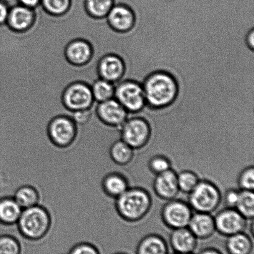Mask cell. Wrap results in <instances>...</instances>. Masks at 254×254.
<instances>
[{
  "instance_id": "6da1fadb",
  "label": "cell",
  "mask_w": 254,
  "mask_h": 254,
  "mask_svg": "<svg viewBox=\"0 0 254 254\" xmlns=\"http://www.w3.org/2000/svg\"><path fill=\"white\" fill-rule=\"evenodd\" d=\"M141 84L146 106L153 110L168 108L178 98V80L168 71L157 70L152 72L144 78Z\"/></svg>"
},
{
  "instance_id": "7a4b0ae2",
  "label": "cell",
  "mask_w": 254,
  "mask_h": 254,
  "mask_svg": "<svg viewBox=\"0 0 254 254\" xmlns=\"http://www.w3.org/2000/svg\"><path fill=\"white\" fill-rule=\"evenodd\" d=\"M151 196L148 190L136 186L129 187L114 201L117 213L127 223H136L143 220L151 210Z\"/></svg>"
},
{
  "instance_id": "3957f363",
  "label": "cell",
  "mask_w": 254,
  "mask_h": 254,
  "mask_svg": "<svg viewBox=\"0 0 254 254\" xmlns=\"http://www.w3.org/2000/svg\"><path fill=\"white\" fill-rule=\"evenodd\" d=\"M49 211L40 205L24 209L16 224L17 231L22 238L38 241L45 237L51 227Z\"/></svg>"
},
{
  "instance_id": "277c9868",
  "label": "cell",
  "mask_w": 254,
  "mask_h": 254,
  "mask_svg": "<svg viewBox=\"0 0 254 254\" xmlns=\"http://www.w3.org/2000/svg\"><path fill=\"white\" fill-rule=\"evenodd\" d=\"M188 195L189 205L196 212L211 214L217 210L222 201L220 188L207 180H200Z\"/></svg>"
},
{
  "instance_id": "5b68a950",
  "label": "cell",
  "mask_w": 254,
  "mask_h": 254,
  "mask_svg": "<svg viewBox=\"0 0 254 254\" xmlns=\"http://www.w3.org/2000/svg\"><path fill=\"white\" fill-rule=\"evenodd\" d=\"M114 98L128 113H138L146 106L142 84L133 79H124L115 84Z\"/></svg>"
},
{
  "instance_id": "8992f818",
  "label": "cell",
  "mask_w": 254,
  "mask_h": 254,
  "mask_svg": "<svg viewBox=\"0 0 254 254\" xmlns=\"http://www.w3.org/2000/svg\"><path fill=\"white\" fill-rule=\"evenodd\" d=\"M120 138L134 150L144 148L150 141L152 129L147 119L142 117L127 118L119 128Z\"/></svg>"
},
{
  "instance_id": "52a82bcc",
  "label": "cell",
  "mask_w": 254,
  "mask_h": 254,
  "mask_svg": "<svg viewBox=\"0 0 254 254\" xmlns=\"http://www.w3.org/2000/svg\"><path fill=\"white\" fill-rule=\"evenodd\" d=\"M192 215L188 203L176 198L167 201L161 211L162 221L172 230L188 227Z\"/></svg>"
},
{
  "instance_id": "ba28073f",
  "label": "cell",
  "mask_w": 254,
  "mask_h": 254,
  "mask_svg": "<svg viewBox=\"0 0 254 254\" xmlns=\"http://www.w3.org/2000/svg\"><path fill=\"white\" fill-rule=\"evenodd\" d=\"M64 106L72 111L85 110L91 108L94 102L91 86L83 82H74L64 91Z\"/></svg>"
},
{
  "instance_id": "9c48e42d",
  "label": "cell",
  "mask_w": 254,
  "mask_h": 254,
  "mask_svg": "<svg viewBox=\"0 0 254 254\" xmlns=\"http://www.w3.org/2000/svg\"><path fill=\"white\" fill-rule=\"evenodd\" d=\"M76 124L67 116H59L52 119L48 128L50 140L61 148L70 145L76 138Z\"/></svg>"
},
{
  "instance_id": "30bf717a",
  "label": "cell",
  "mask_w": 254,
  "mask_h": 254,
  "mask_svg": "<svg viewBox=\"0 0 254 254\" xmlns=\"http://www.w3.org/2000/svg\"><path fill=\"white\" fill-rule=\"evenodd\" d=\"M214 219L216 231L226 237L245 232L247 228V219L236 208H225L219 211Z\"/></svg>"
},
{
  "instance_id": "8fae6325",
  "label": "cell",
  "mask_w": 254,
  "mask_h": 254,
  "mask_svg": "<svg viewBox=\"0 0 254 254\" xmlns=\"http://www.w3.org/2000/svg\"><path fill=\"white\" fill-rule=\"evenodd\" d=\"M109 26L121 34H128L135 26V12L128 4L116 2L106 16Z\"/></svg>"
},
{
  "instance_id": "7c38bea8",
  "label": "cell",
  "mask_w": 254,
  "mask_h": 254,
  "mask_svg": "<svg viewBox=\"0 0 254 254\" xmlns=\"http://www.w3.org/2000/svg\"><path fill=\"white\" fill-rule=\"evenodd\" d=\"M127 71L126 60L116 54L106 55L99 63L98 72L100 78L114 84L125 78Z\"/></svg>"
},
{
  "instance_id": "4fadbf2b",
  "label": "cell",
  "mask_w": 254,
  "mask_h": 254,
  "mask_svg": "<svg viewBox=\"0 0 254 254\" xmlns=\"http://www.w3.org/2000/svg\"><path fill=\"white\" fill-rule=\"evenodd\" d=\"M97 113L107 125L119 128L128 118V113L115 98L98 103Z\"/></svg>"
},
{
  "instance_id": "5bb4252c",
  "label": "cell",
  "mask_w": 254,
  "mask_h": 254,
  "mask_svg": "<svg viewBox=\"0 0 254 254\" xmlns=\"http://www.w3.org/2000/svg\"><path fill=\"white\" fill-rule=\"evenodd\" d=\"M154 193L162 200L169 201L176 198L179 190L178 173L173 169L156 175L153 183Z\"/></svg>"
},
{
  "instance_id": "9a60e30c",
  "label": "cell",
  "mask_w": 254,
  "mask_h": 254,
  "mask_svg": "<svg viewBox=\"0 0 254 254\" xmlns=\"http://www.w3.org/2000/svg\"><path fill=\"white\" fill-rule=\"evenodd\" d=\"M171 247L175 253L193 254L198 246V239L187 228L172 230L169 236Z\"/></svg>"
},
{
  "instance_id": "2e32d148",
  "label": "cell",
  "mask_w": 254,
  "mask_h": 254,
  "mask_svg": "<svg viewBox=\"0 0 254 254\" xmlns=\"http://www.w3.org/2000/svg\"><path fill=\"white\" fill-rule=\"evenodd\" d=\"M35 16L34 9L17 4L10 8L6 24L14 31H24L34 23Z\"/></svg>"
},
{
  "instance_id": "e0dca14e",
  "label": "cell",
  "mask_w": 254,
  "mask_h": 254,
  "mask_svg": "<svg viewBox=\"0 0 254 254\" xmlns=\"http://www.w3.org/2000/svg\"><path fill=\"white\" fill-rule=\"evenodd\" d=\"M188 228L198 240H208L216 232L215 219L211 214L196 212L191 216Z\"/></svg>"
},
{
  "instance_id": "ac0fdd59",
  "label": "cell",
  "mask_w": 254,
  "mask_h": 254,
  "mask_svg": "<svg viewBox=\"0 0 254 254\" xmlns=\"http://www.w3.org/2000/svg\"><path fill=\"white\" fill-rule=\"evenodd\" d=\"M93 47L89 42L83 39H75L67 45L65 55L71 64L82 66L90 61L93 56Z\"/></svg>"
},
{
  "instance_id": "d6986e66",
  "label": "cell",
  "mask_w": 254,
  "mask_h": 254,
  "mask_svg": "<svg viewBox=\"0 0 254 254\" xmlns=\"http://www.w3.org/2000/svg\"><path fill=\"white\" fill-rule=\"evenodd\" d=\"M102 186L109 197L116 200L129 187V181L121 171H112L104 176Z\"/></svg>"
},
{
  "instance_id": "ffe728a7",
  "label": "cell",
  "mask_w": 254,
  "mask_h": 254,
  "mask_svg": "<svg viewBox=\"0 0 254 254\" xmlns=\"http://www.w3.org/2000/svg\"><path fill=\"white\" fill-rule=\"evenodd\" d=\"M22 209L13 196L0 198V224L4 226H14L18 221Z\"/></svg>"
},
{
  "instance_id": "44dd1931",
  "label": "cell",
  "mask_w": 254,
  "mask_h": 254,
  "mask_svg": "<svg viewBox=\"0 0 254 254\" xmlns=\"http://www.w3.org/2000/svg\"><path fill=\"white\" fill-rule=\"evenodd\" d=\"M136 254H169L168 244L160 235L150 234L139 241Z\"/></svg>"
},
{
  "instance_id": "7402d4cb",
  "label": "cell",
  "mask_w": 254,
  "mask_h": 254,
  "mask_svg": "<svg viewBox=\"0 0 254 254\" xmlns=\"http://www.w3.org/2000/svg\"><path fill=\"white\" fill-rule=\"evenodd\" d=\"M225 248L228 254H251L254 245L250 236L242 232L228 236Z\"/></svg>"
},
{
  "instance_id": "603a6c76",
  "label": "cell",
  "mask_w": 254,
  "mask_h": 254,
  "mask_svg": "<svg viewBox=\"0 0 254 254\" xmlns=\"http://www.w3.org/2000/svg\"><path fill=\"white\" fill-rule=\"evenodd\" d=\"M109 155L114 164L119 167H124L133 161L134 150L120 138L111 146Z\"/></svg>"
},
{
  "instance_id": "cb8c5ba5",
  "label": "cell",
  "mask_w": 254,
  "mask_h": 254,
  "mask_svg": "<svg viewBox=\"0 0 254 254\" xmlns=\"http://www.w3.org/2000/svg\"><path fill=\"white\" fill-rule=\"evenodd\" d=\"M12 196L22 210L39 205V193L33 186L30 185L20 186L15 190Z\"/></svg>"
},
{
  "instance_id": "d4e9b609",
  "label": "cell",
  "mask_w": 254,
  "mask_h": 254,
  "mask_svg": "<svg viewBox=\"0 0 254 254\" xmlns=\"http://www.w3.org/2000/svg\"><path fill=\"white\" fill-rule=\"evenodd\" d=\"M91 88L94 100L98 103L114 98L115 84L111 82L99 78L94 82Z\"/></svg>"
},
{
  "instance_id": "484cf974",
  "label": "cell",
  "mask_w": 254,
  "mask_h": 254,
  "mask_svg": "<svg viewBox=\"0 0 254 254\" xmlns=\"http://www.w3.org/2000/svg\"><path fill=\"white\" fill-rule=\"evenodd\" d=\"M116 0H84L87 12L96 18L106 17Z\"/></svg>"
},
{
  "instance_id": "4316f807",
  "label": "cell",
  "mask_w": 254,
  "mask_h": 254,
  "mask_svg": "<svg viewBox=\"0 0 254 254\" xmlns=\"http://www.w3.org/2000/svg\"><path fill=\"white\" fill-rule=\"evenodd\" d=\"M248 220H253L254 216V191L241 190L236 208Z\"/></svg>"
},
{
  "instance_id": "83f0119b",
  "label": "cell",
  "mask_w": 254,
  "mask_h": 254,
  "mask_svg": "<svg viewBox=\"0 0 254 254\" xmlns=\"http://www.w3.org/2000/svg\"><path fill=\"white\" fill-rule=\"evenodd\" d=\"M200 180V178L197 174L191 170H183L178 174L179 190L183 193H190Z\"/></svg>"
},
{
  "instance_id": "f1b7e54d",
  "label": "cell",
  "mask_w": 254,
  "mask_h": 254,
  "mask_svg": "<svg viewBox=\"0 0 254 254\" xmlns=\"http://www.w3.org/2000/svg\"><path fill=\"white\" fill-rule=\"evenodd\" d=\"M19 241L11 234L0 235V254H21Z\"/></svg>"
},
{
  "instance_id": "f546056e",
  "label": "cell",
  "mask_w": 254,
  "mask_h": 254,
  "mask_svg": "<svg viewBox=\"0 0 254 254\" xmlns=\"http://www.w3.org/2000/svg\"><path fill=\"white\" fill-rule=\"evenodd\" d=\"M71 2V0H41V4L49 13L59 16L68 11Z\"/></svg>"
},
{
  "instance_id": "4dcf8cb0",
  "label": "cell",
  "mask_w": 254,
  "mask_h": 254,
  "mask_svg": "<svg viewBox=\"0 0 254 254\" xmlns=\"http://www.w3.org/2000/svg\"><path fill=\"white\" fill-rule=\"evenodd\" d=\"M148 166L149 171L156 175L170 170L171 163L165 156L156 155L149 159Z\"/></svg>"
},
{
  "instance_id": "1f68e13d",
  "label": "cell",
  "mask_w": 254,
  "mask_h": 254,
  "mask_svg": "<svg viewBox=\"0 0 254 254\" xmlns=\"http://www.w3.org/2000/svg\"><path fill=\"white\" fill-rule=\"evenodd\" d=\"M238 185L241 190L254 191V168L249 166L244 169L238 177Z\"/></svg>"
},
{
  "instance_id": "d6a6232c",
  "label": "cell",
  "mask_w": 254,
  "mask_h": 254,
  "mask_svg": "<svg viewBox=\"0 0 254 254\" xmlns=\"http://www.w3.org/2000/svg\"><path fill=\"white\" fill-rule=\"evenodd\" d=\"M68 254H101L95 246L89 243H81L72 248Z\"/></svg>"
},
{
  "instance_id": "836d02e7",
  "label": "cell",
  "mask_w": 254,
  "mask_h": 254,
  "mask_svg": "<svg viewBox=\"0 0 254 254\" xmlns=\"http://www.w3.org/2000/svg\"><path fill=\"white\" fill-rule=\"evenodd\" d=\"M240 190L230 188L226 191L222 197L226 208H235L240 197Z\"/></svg>"
},
{
  "instance_id": "e575fe53",
  "label": "cell",
  "mask_w": 254,
  "mask_h": 254,
  "mask_svg": "<svg viewBox=\"0 0 254 254\" xmlns=\"http://www.w3.org/2000/svg\"><path fill=\"white\" fill-rule=\"evenodd\" d=\"M10 8L6 0H0V25L6 24Z\"/></svg>"
},
{
  "instance_id": "d590c367",
  "label": "cell",
  "mask_w": 254,
  "mask_h": 254,
  "mask_svg": "<svg viewBox=\"0 0 254 254\" xmlns=\"http://www.w3.org/2000/svg\"><path fill=\"white\" fill-rule=\"evenodd\" d=\"M17 1L19 4L23 5V6L34 9L41 4V0H17Z\"/></svg>"
},
{
  "instance_id": "8d00e7d4",
  "label": "cell",
  "mask_w": 254,
  "mask_h": 254,
  "mask_svg": "<svg viewBox=\"0 0 254 254\" xmlns=\"http://www.w3.org/2000/svg\"><path fill=\"white\" fill-rule=\"evenodd\" d=\"M246 42L248 48L253 51L254 48V30L253 29L248 32L246 37Z\"/></svg>"
},
{
  "instance_id": "74e56055",
  "label": "cell",
  "mask_w": 254,
  "mask_h": 254,
  "mask_svg": "<svg viewBox=\"0 0 254 254\" xmlns=\"http://www.w3.org/2000/svg\"><path fill=\"white\" fill-rule=\"evenodd\" d=\"M198 254H223L220 251L214 248H207L203 249Z\"/></svg>"
},
{
  "instance_id": "f35d334b",
  "label": "cell",
  "mask_w": 254,
  "mask_h": 254,
  "mask_svg": "<svg viewBox=\"0 0 254 254\" xmlns=\"http://www.w3.org/2000/svg\"><path fill=\"white\" fill-rule=\"evenodd\" d=\"M113 254H127L126 252H124V251H119V252H116Z\"/></svg>"
},
{
  "instance_id": "ab89813d",
  "label": "cell",
  "mask_w": 254,
  "mask_h": 254,
  "mask_svg": "<svg viewBox=\"0 0 254 254\" xmlns=\"http://www.w3.org/2000/svg\"><path fill=\"white\" fill-rule=\"evenodd\" d=\"M178 254V253H175V254Z\"/></svg>"
},
{
  "instance_id": "60d3db41",
  "label": "cell",
  "mask_w": 254,
  "mask_h": 254,
  "mask_svg": "<svg viewBox=\"0 0 254 254\" xmlns=\"http://www.w3.org/2000/svg\"></svg>"
}]
</instances>
